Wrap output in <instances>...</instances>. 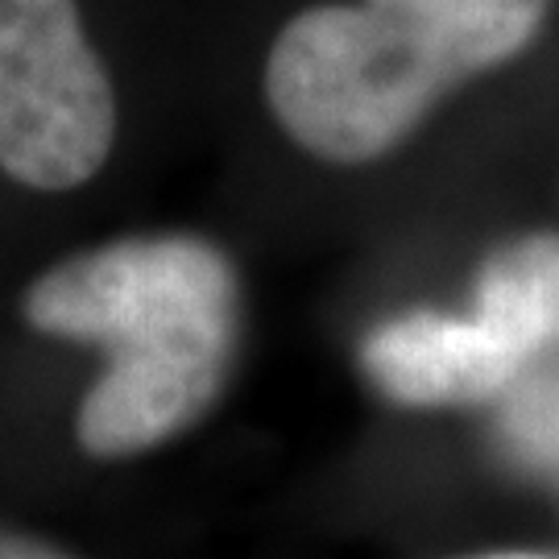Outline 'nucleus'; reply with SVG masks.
<instances>
[{"instance_id":"obj_1","label":"nucleus","mask_w":559,"mask_h":559,"mask_svg":"<svg viewBox=\"0 0 559 559\" xmlns=\"http://www.w3.org/2000/svg\"><path fill=\"white\" fill-rule=\"evenodd\" d=\"M21 320L108 353L75 411V440L87 456L124 460L182 436L221 399L240 340V282L212 240L124 237L38 274Z\"/></svg>"},{"instance_id":"obj_2","label":"nucleus","mask_w":559,"mask_h":559,"mask_svg":"<svg viewBox=\"0 0 559 559\" xmlns=\"http://www.w3.org/2000/svg\"><path fill=\"white\" fill-rule=\"evenodd\" d=\"M551 0H360L311 4L282 25L265 96L307 154L365 166L427 112L539 38Z\"/></svg>"},{"instance_id":"obj_3","label":"nucleus","mask_w":559,"mask_h":559,"mask_svg":"<svg viewBox=\"0 0 559 559\" xmlns=\"http://www.w3.org/2000/svg\"><path fill=\"white\" fill-rule=\"evenodd\" d=\"M117 141V92L75 0H0V170L75 191Z\"/></svg>"},{"instance_id":"obj_4","label":"nucleus","mask_w":559,"mask_h":559,"mask_svg":"<svg viewBox=\"0 0 559 559\" xmlns=\"http://www.w3.org/2000/svg\"><path fill=\"white\" fill-rule=\"evenodd\" d=\"M360 365L381 394L415 411L480 406L510 390L522 373L514 357L473 316L411 311L369 332Z\"/></svg>"},{"instance_id":"obj_5","label":"nucleus","mask_w":559,"mask_h":559,"mask_svg":"<svg viewBox=\"0 0 559 559\" xmlns=\"http://www.w3.org/2000/svg\"><path fill=\"white\" fill-rule=\"evenodd\" d=\"M473 320L526 360L559 340V237L535 233L501 245L477 274Z\"/></svg>"},{"instance_id":"obj_6","label":"nucleus","mask_w":559,"mask_h":559,"mask_svg":"<svg viewBox=\"0 0 559 559\" xmlns=\"http://www.w3.org/2000/svg\"><path fill=\"white\" fill-rule=\"evenodd\" d=\"M510 427V443H519L522 452H535V456L547 464H559V390L547 394H535L531 402L519 406V419L510 415L506 419Z\"/></svg>"},{"instance_id":"obj_7","label":"nucleus","mask_w":559,"mask_h":559,"mask_svg":"<svg viewBox=\"0 0 559 559\" xmlns=\"http://www.w3.org/2000/svg\"><path fill=\"white\" fill-rule=\"evenodd\" d=\"M46 556H67L62 547L38 535H17V531H0V559H46Z\"/></svg>"}]
</instances>
